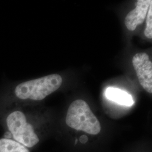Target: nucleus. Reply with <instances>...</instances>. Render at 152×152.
Returning <instances> with one entry per match:
<instances>
[{"instance_id":"7","label":"nucleus","mask_w":152,"mask_h":152,"mask_svg":"<svg viewBox=\"0 0 152 152\" xmlns=\"http://www.w3.org/2000/svg\"><path fill=\"white\" fill-rule=\"evenodd\" d=\"M0 152H30L27 147L10 139H0Z\"/></svg>"},{"instance_id":"1","label":"nucleus","mask_w":152,"mask_h":152,"mask_svg":"<svg viewBox=\"0 0 152 152\" xmlns=\"http://www.w3.org/2000/svg\"><path fill=\"white\" fill-rule=\"evenodd\" d=\"M62 82L59 75H50L19 83L14 89V94L21 100L41 101L59 88Z\"/></svg>"},{"instance_id":"4","label":"nucleus","mask_w":152,"mask_h":152,"mask_svg":"<svg viewBox=\"0 0 152 152\" xmlns=\"http://www.w3.org/2000/svg\"><path fill=\"white\" fill-rule=\"evenodd\" d=\"M132 65L139 81L147 92L152 93V63L145 53H139L132 58Z\"/></svg>"},{"instance_id":"2","label":"nucleus","mask_w":152,"mask_h":152,"mask_svg":"<svg viewBox=\"0 0 152 152\" xmlns=\"http://www.w3.org/2000/svg\"><path fill=\"white\" fill-rule=\"evenodd\" d=\"M65 122L72 129L82 131L90 135H96L101 131V125L98 118L87 103L81 99L76 100L71 104Z\"/></svg>"},{"instance_id":"6","label":"nucleus","mask_w":152,"mask_h":152,"mask_svg":"<svg viewBox=\"0 0 152 152\" xmlns=\"http://www.w3.org/2000/svg\"><path fill=\"white\" fill-rule=\"evenodd\" d=\"M105 95L109 100L121 105L130 107L134 103L130 94L118 88L108 87L105 90Z\"/></svg>"},{"instance_id":"5","label":"nucleus","mask_w":152,"mask_h":152,"mask_svg":"<svg viewBox=\"0 0 152 152\" xmlns=\"http://www.w3.org/2000/svg\"><path fill=\"white\" fill-rule=\"evenodd\" d=\"M152 0H138L135 8L129 12L126 16L125 26L130 31H134L137 26L144 22Z\"/></svg>"},{"instance_id":"9","label":"nucleus","mask_w":152,"mask_h":152,"mask_svg":"<svg viewBox=\"0 0 152 152\" xmlns=\"http://www.w3.org/2000/svg\"><path fill=\"white\" fill-rule=\"evenodd\" d=\"M79 140L82 144H85L88 141V137L85 135H83L80 136Z\"/></svg>"},{"instance_id":"3","label":"nucleus","mask_w":152,"mask_h":152,"mask_svg":"<svg viewBox=\"0 0 152 152\" xmlns=\"http://www.w3.org/2000/svg\"><path fill=\"white\" fill-rule=\"evenodd\" d=\"M6 126L14 140L27 148L37 145L39 139L33 126L27 121L26 115L20 110H15L8 114Z\"/></svg>"},{"instance_id":"8","label":"nucleus","mask_w":152,"mask_h":152,"mask_svg":"<svg viewBox=\"0 0 152 152\" xmlns=\"http://www.w3.org/2000/svg\"><path fill=\"white\" fill-rule=\"evenodd\" d=\"M146 27L144 31L145 37L149 39L152 38V3L150 5L147 12Z\"/></svg>"},{"instance_id":"10","label":"nucleus","mask_w":152,"mask_h":152,"mask_svg":"<svg viewBox=\"0 0 152 152\" xmlns=\"http://www.w3.org/2000/svg\"><path fill=\"white\" fill-rule=\"evenodd\" d=\"M77 142H78V139H76V140H75V145H76V144H77Z\"/></svg>"}]
</instances>
